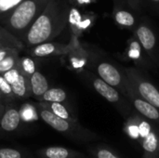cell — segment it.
<instances>
[{"instance_id": "cell-1", "label": "cell", "mask_w": 159, "mask_h": 158, "mask_svg": "<svg viewBox=\"0 0 159 158\" xmlns=\"http://www.w3.org/2000/svg\"><path fill=\"white\" fill-rule=\"evenodd\" d=\"M69 7L65 0H50L31 25L21 42L31 47L56 38L66 27Z\"/></svg>"}, {"instance_id": "cell-2", "label": "cell", "mask_w": 159, "mask_h": 158, "mask_svg": "<svg viewBox=\"0 0 159 158\" xmlns=\"http://www.w3.org/2000/svg\"><path fill=\"white\" fill-rule=\"evenodd\" d=\"M50 0H23L0 24L20 41Z\"/></svg>"}, {"instance_id": "cell-3", "label": "cell", "mask_w": 159, "mask_h": 158, "mask_svg": "<svg viewBox=\"0 0 159 158\" xmlns=\"http://www.w3.org/2000/svg\"><path fill=\"white\" fill-rule=\"evenodd\" d=\"M39 117L50 128L61 135L81 143L92 142L100 140V136L95 132L84 128L78 121H70L62 119L53 115L48 110L43 108L36 103L35 105Z\"/></svg>"}, {"instance_id": "cell-4", "label": "cell", "mask_w": 159, "mask_h": 158, "mask_svg": "<svg viewBox=\"0 0 159 158\" xmlns=\"http://www.w3.org/2000/svg\"><path fill=\"white\" fill-rule=\"evenodd\" d=\"M85 74L89 78V81L91 84L94 90L98 94H100L102 98H104L108 102L114 104L116 107V109L122 114V115L128 117L129 115L132 114L131 108L133 107L131 106L130 102L116 88L107 84L98 75H95L88 72H86Z\"/></svg>"}, {"instance_id": "cell-5", "label": "cell", "mask_w": 159, "mask_h": 158, "mask_svg": "<svg viewBox=\"0 0 159 158\" xmlns=\"http://www.w3.org/2000/svg\"><path fill=\"white\" fill-rule=\"evenodd\" d=\"M124 71L135 92L143 100L159 109V88L137 68L127 67Z\"/></svg>"}, {"instance_id": "cell-6", "label": "cell", "mask_w": 159, "mask_h": 158, "mask_svg": "<svg viewBox=\"0 0 159 158\" xmlns=\"http://www.w3.org/2000/svg\"><path fill=\"white\" fill-rule=\"evenodd\" d=\"M95 70L100 78L116 88L126 97L129 81L124 68H118L110 61H102L96 64Z\"/></svg>"}, {"instance_id": "cell-7", "label": "cell", "mask_w": 159, "mask_h": 158, "mask_svg": "<svg viewBox=\"0 0 159 158\" xmlns=\"http://www.w3.org/2000/svg\"><path fill=\"white\" fill-rule=\"evenodd\" d=\"M126 98L130 102L133 109L144 118L150 120L151 122L157 123L159 125V109L141 98L132 88L130 82L128 87V92Z\"/></svg>"}, {"instance_id": "cell-8", "label": "cell", "mask_w": 159, "mask_h": 158, "mask_svg": "<svg viewBox=\"0 0 159 158\" xmlns=\"http://www.w3.org/2000/svg\"><path fill=\"white\" fill-rule=\"evenodd\" d=\"M134 37L139 42L143 50L152 60H156L157 53V36L154 30L145 22L138 23L134 29Z\"/></svg>"}, {"instance_id": "cell-9", "label": "cell", "mask_w": 159, "mask_h": 158, "mask_svg": "<svg viewBox=\"0 0 159 158\" xmlns=\"http://www.w3.org/2000/svg\"><path fill=\"white\" fill-rule=\"evenodd\" d=\"M10 84L16 99L25 100L31 97L30 78L24 75L17 67L3 74Z\"/></svg>"}, {"instance_id": "cell-10", "label": "cell", "mask_w": 159, "mask_h": 158, "mask_svg": "<svg viewBox=\"0 0 159 158\" xmlns=\"http://www.w3.org/2000/svg\"><path fill=\"white\" fill-rule=\"evenodd\" d=\"M21 121L20 109L14 104V102L7 103L0 119V134L7 135L16 132L20 129Z\"/></svg>"}, {"instance_id": "cell-11", "label": "cell", "mask_w": 159, "mask_h": 158, "mask_svg": "<svg viewBox=\"0 0 159 158\" xmlns=\"http://www.w3.org/2000/svg\"><path fill=\"white\" fill-rule=\"evenodd\" d=\"M71 45L60 44L55 42H44L34 47H31L29 50V54L34 58H46V57H53L59 55H64L71 51Z\"/></svg>"}, {"instance_id": "cell-12", "label": "cell", "mask_w": 159, "mask_h": 158, "mask_svg": "<svg viewBox=\"0 0 159 158\" xmlns=\"http://www.w3.org/2000/svg\"><path fill=\"white\" fill-rule=\"evenodd\" d=\"M113 19L115 22L122 28L133 30L138 25L137 19L132 9L116 0L113 9Z\"/></svg>"}, {"instance_id": "cell-13", "label": "cell", "mask_w": 159, "mask_h": 158, "mask_svg": "<svg viewBox=\"0 0 159 158\" xmlns=\"http://www.w3.org/2000/svg\"><path fill=\"white\" fill-rule=\"evenodd\" d=\"M38 158H82L85 156L81 152L62 147V146H48L39 149L36 152Z\"/></svg>"}, {"instance_id": "cell-14", "label": "cell", "mask_w": 159, "mask_h": 158, "mask_svg": "<svg viewBox=\"0 0 159 158\" xmlns=\"http://www.w3.org/2000/svg\"><path fill=\"white\" fill-rule=\"evenodd\" d=\"M31 86V97L34 98L37 102L42 97V95L49 88L48 82L46 76L36 70L30 77Z\"/></svg>"}, {"instance_id": "cell-15", "label": "cell", "mask_w": 159, "mask_h": 158, "mask_svg": "<svg viewBox=\"0 0 159 158\" xmlns=\"http://www.w3.org/2000/svg\"><path fill=\"white\" fill-rule=\"evenodd\" d=\"M38 105L42 106L43 108L48 110L49 112H51L53 115L62 118V119H66V120H70V121H78L77 117L75 116L71 111L66 107V105L64 103L61 102H37Z\"/></svg>"}, {"instance_id": "cell-16", "label": "cell", "mask_w": 159, "mask_h": 158, "mask_svg": "<svg viewBox=\"0 0 159 158\" xmlns=\"http://www.w3.org/2000/svg\"><path fill=\"white\" fill-rule=\"evenodd\" d=\"M144 153H159V131L155 127L141 142Z\"/></svg>"}, {"instance_id": "cell-17", "label": "cell", "mask_w": 159, "mask_h": 158, "mask_svg": "<svg viewBox=\"0 0 159 158\" xmlns=\"http://www.w3.org/2000/svg\"><path fill=\"white\" fill-rule=\"evenodd\" d=\"M24 44L0 24V48L14 47L21 50Z\"/></svg>"}, {"instance_id": "cell-18", "label": "cell", "mask_w": 159, "mask_h": 158, "mask_svg": "<svg viewBox=\"0 0 159 158\" xmlns=\"http://www.w3.org/2000/svg\"><path fill=\"white\" fill-rule=\"evenodd\" d=\"M124 132L128 137L137 142L140 141V130L138 124V114H131L127 117L124 125Z\"/></svg>"}, {"instance_id": "cell-19", "label": "cell", "mask_w": 159, "mask_h": 158, "mask_svg": "<svg viewBox=\"0 0 159 158\" xmlns=\"http://www.w3.org/2000/svg\"><path fill=\"white\" fill-rule=\"evenodd\" d=\"M67 101V93L60 88H49L39 99L38 102H61L64 103Z\"/></svg>"}, {"instance_id": "cell-20", "label": "cell", "mask_w": 159, "mask_h": 158, "mask_svg": "<svg viewBox=\"0 0 159 158\" xmlns=\"http://www.w3.org/2000/svg\"><path fill=\"white\" fill-rule=\"evenodd\" d=\"M88 151L94 158H121L106 144L89 145L88 147Z\"/></svg>"}, {"instance_id": "cell-21", "label": "cell", "mask_w": 159, "mask_h": 158, "mask_svg": "<svg viewBox=\"0 0 159 158\" xmlns=\"http://www.w3.org/2000/svg\"><path fill=\"white\" fill-rule=\"evenodd\" d=\"M17 68L29 78L37 70L34 61L30 57H19Z\"/></svg>"}, {"instance_id": "cell-22", "label": "cell", "mask_w": 159, "mask_h": 158, "mask_svg": "<svg viewBox=\"0 0 159 158\" xmlns=\"http://www.w3.org/2000/svg\"><path fill=\"white\" fill-rule=\"evenodd\" d=\"M19 53L20 51L14 52L0 61V74H4L5 73L17 67L18 60H19Z\"/></svg>"}, {"instance_id": "cell-23", "label": "cell", "mask_w": 159, "mask_h": 158, "mask_svg": "<svg viewBox=\"0 0 159 158\" xmlns=\"http://www.w3.org/2000/svg\"><path fill=\"white\" fill-rule=\"evenodd\" d=\"M23 0H0V22Z\"/></svg>"}, {"instance_id": "cell-24", "label": "cell", "mask_w": 159, "mask_h": 158, "mask_svg": "<svg viewBox=\"0 0 159 158\" xmlns=\"http://www.w3.org/2000/svg\"><path fill=\"white\" fill-rule=\"evenodd\" d=\"M0 91L4 95V97L6 98L7 103L15 101L16 97L13 93L11 86L3 74H0Z\"/></svg>"}, {"instance_id": "cell-25", "label": "cell", "mask_w": 159, "mask_h": 158, "mask_svg": "<svg viewBox=\"0 0 159 158\" xmlns=\"http://www.w3.org/2000/svg\"><path fill=\"white\" fill-rule=\"evenodd\" d=\"M0 158H27L26 155L18 149L0 148Z\"/></svg>"}, {"instance_id": "cell-26", "label": "cell", "mask_w": 159, "mask_h": 158, "mask_svg": "<svg viewBox=\"0 0 159 158\" xmlns=\"http://www.w3.org/2000/svg\"><path fill=\"white\" fill-rule=\"evenodd\" d=\"M118 1L137 12L140 11L143 8V5L145 4L144 0H118Z\"/></svg>"}, {"instance_id": "cell-27", "label": "cell", "mask_w": 159, "mask_h": 158, "mask_svg": "<svg viewBox=\"0 0 159 158\" xmlns=\"http://www.w3.org/2000/svg\"><path fill=\"white\" fill-rule=\"evenodd\" d=\"M17 51H20V49L14 48V47H3V48H0V61H3L5 58H7L8 55L12 54L14 52H17Z\"/></svg>"}, {"instance_id": "cell-28", "label": "cell", "mask_w": 159, "mask_h": 158, "mask_svg": "<svg viewBox=\"0 0 159 158\" xmlns=\"http://www.w3.org/2000/svg\"><path fill=\"white\" fill-rule=\"evenodd\" d=\"M147 2L152 7H157L159 8V0H144V2Z\"/></svg>"}, {"instance_id": "cell-29", "label": "cell", "mask_w": 159, "mask_h": 158, "mask_svg": "<svg viewBox=\"0 0 159 158\" xmlns=\"http://www.w3.org/2000/svg\"><path fill=\"white\" fill-rule=\"evenodd\" d=\"M143 158H159V153H154V154H150V153H144Z\"/></svg>"}, {"instance_id": "cell-30", "label": "cell", "mask_w": 159, "mask_h": 158, "mask_svg": "<svg viewBox=\"0 0 159 158\" xmlns=\"http://www.w3.org/2000/svg\"><path fill=\"white\" fill-rule=\"evenodd\" d=\"M78 5H87V4H89L91 2H93L94 0H75Z\"/></svg>"}, {"instance_id": "cell-31", "label": "cell", "mask_w": 159, "mask_h": 158, "mask_svg": "<svg viewBox=\"0 0 159 158\" xmlns=\"http://www.w3.org/2000/svg\"><path fill=\"white\" fill-rule=\"evenodd\" d=\"M5 108H6V103H3V102H0V119L5 112Z\"/></svg>"}, {"instance_id": "cell-32", "label": "cell", "mask_w": 159, "mask_h": 158, "mask_svg": "<svg viewBox=\"0 0 159 158\" xmlns=\"http://www.w3.org/2000/svg\"><path fill=\"white\" fill-rule=\"evenodd\" d=\"M0 102H3V103H7V100H6V98L4 97V95L1 93V91H0Z\"/></svg>"}, {"instance_id": "cell-33", "label": "cell", "mask_w": 159, "mask_h": 158, "mask_svg": "<svg viewBox=\"0 0 159 158\" xmlns=\"http://www.w3.org/2000/svg\"><path fill=\"white\" fill-rule=\"evenodd\" d=\"M82 158H87V157H86V156H84V157H82Z\"/></svg>"}]
</instances>
